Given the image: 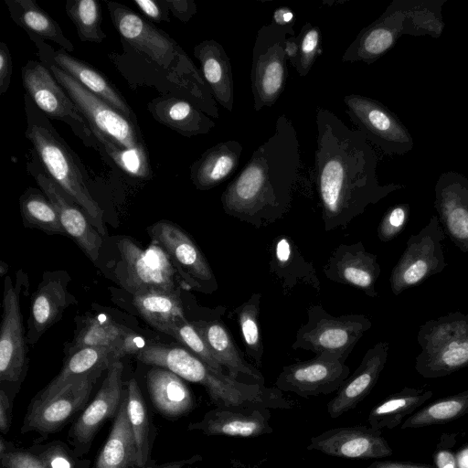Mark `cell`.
<instances>
[{
	"instance_id": "1",
	"label": "cell",
	"mask_w": 468,
	"mask_h": 468,
	"mask_svg": "<svg viewBox=\"0 0 468 468\" xmlns=\"http://www.w3.org/2000/svg\"><path fill=\"white\" fill-rule=\"evenodd\" d=\"M314 184L326 231L345 229L366 208L404 187L381 185L378 156L366 135L328 109L316 110Z\"/></svg>"
},
{
	"instance_id": "2",
	"label": "cell",
	"mask_w": 468,
	"mask_h": 468,
	"mask_svg": "<svg viewBox=\"0 0 468 468\" xmlns=\"http://www.w3.org/2000/svg\"><path fill=\"white\" fill-rule=\"evenodd\" d=\"M299 146L292 122L281 114L274 133L252 153L222 193L224 212L256 228L283 218L291 208L298 179Z\"/></svg>"
},
{
	"instance_id": "3",
	"label": "cell",
	"mask_w": 468,
	"mask_h": 468,
	"mask_svg": "<svg viewBox=\"0 0 468 468\" xmlns=\"http://www.w3.org/2000/svg\"><path fill=\"white\" fill-rule=\"evenodd\" d=\"M112 22L121 37L122 53L109 58L118 70L151 68L146 80L163 96L182 97L195 103L208 116L219 117L217 101L201 72L180 45L167 33L154 26L128 6L104 1Z\"/></svg>"
},
{
	"instance_id": "4",
	"label": "cell",
	"mask_w": 468,
	"mask_h": 468,
	"mask_svg": "<svg viewBox=\"0 0 468 468\" xmlns=\"http://www.w3.org/2000/svg\"><path fill=\"white\" fill-rule=\"evenodd\" d=\"M38 58L74 101L98 144L112 161L131 176L151 178L148 152L138 122L129 120L88 90L50 59Z\"/></svg>"
},
{
	"instance_id": "5",
	"label": "cell",
	"mask_w": 468,
	"mask_h": 468,
	"mask_svg": "<svg viewBox=\"0 0 468 468\" xmlns=\"http://www.w3.org/2000/svg\"><path fill=\"white\" fill-rule=\"evenodd\" d=\"M446 0H393L382 15L362 28L342 56L344 62L370 65L387 54L403 35L440 37Z\"/></svg>"
},
{
	"instance_id": "6",
	"label": "cell",
	"mask_w": 468,
	"mask_h": 468,
	"mask_svg": "<svg viewBox=\"0 0 468 468\" xmlns=\"http://www.w3.org/2000/svg\"><path fill=\"white\" fill-rule=\"evenodd\" d=\"M24 104L26 137L33 144L45 171L79 204L99 233L106 234L103 211L90 195L74 153L27 93Z\"/></svg>"
},
{
	"instance_id": "7",
	"label": "cell",
	"mask_w": 468,
	"mask_h": 468,
	"mask_svg": "<svg viewBox=\"0 0 468 468\" xmlns=\"http://www.w3.org/2000/svg\"><path fill=\"white\" fill-rule=\"evenodd\" d=\"M420 352L416 371L426 378L451 375L468 367V313L461 311L431 319L418 330Z\"/></svg>"
},
{
	"instance_id": "8",
	"label": "cell",
	"mask_w": 468,
	"mask_h": 468,
	"mask_svg": "<svg viewBox=\"0 0 468 468\" xmlns=\"http://www.w3.org/2000/svg\"><path fill=\"white\" fill-rule=\"evenodd\" d=\"M371 326L364 314L333 316L320 303L314 304L308 308L307 321L297 330L292 347L345 363Z\"/></svg>"
},
{
	"instance_id": "9",
	"label": "cell",
	"mask_w": 468,
	"mask_h": 468,
	"mask_svg": "<svg viewBox=\"0 0 468 468\" xmlns=\"http://www.w3.org/2000/svg\"><path fill=\"white\" fill-rule=\"evenodd\" d=\"M293 26H279L271 20L257 32L250 69L255 111L272 106L284 90L288 75L284 45L294 35Z\"/></svg>"
},
{
	"instance_id": "10",
	"label": "cell",
	"mask_w": 468,
	"mask_h": 468,
	"mask_svg": "<svg viewBox=\"0 0 468 468\" xmlns=\"http://www.w3.org/2000/svg\"><path fill=\"white\" fill-rule=\"evenodd\" d=\"M445 232L436 215L406 242L405 250L389 277L394 295L419 285L430 277L441 273L447 266L442 242Z\"/></svg>"
},
{
	"instance_id": "11",
	"label": "cell",
	"mask_w": 468,
	"mask_h": 468,
	"mask_svg": "<svg viewBox=\"0 0 468 468\" xmlns=\"http://www.w3.org/2000/svg\"><path fill=\"white\" fill-rule=\"evenodd\" d=\"M21 77L26 93L48 119L67 122L87 146L97 149L98 143L87 121L42 61L28 60L22 68Z\"/></svg>"
},
{
	"instance_id": "12",
	"label": "cell",
	"mask_w": 468,
	"mask_h": 468,
	"mask_svg": "<svg viewBox=\"0 0 468 468\" xmlns=\"http://www.w3.org/2000/svg\"><path fill=\"white\" fill-rule=\"evenodd\" d=\"M122 265L124 287L138 295L153 292H177L176 270L166 251L155 241L147 250L139 248L130 239L118 242Z\"/></svg>"
},
{
	"instance_id": "13",
	"label": "cell",
	"mask_w": 468,
	"mask_h": 468,
	"mask_svg": "<svg viewBox=\"0 0 468 468\" xmlns=\"http://www.w3.org/2000/svg\"><path fill=\"white\" fill-rule=\"evenodd\" d=\"M351 122L385 154L403 155L411 151L413 138L399 117L380 101L359 94L344 97Z\"/></svg>"
},
{
	"instance_id": "14",
	"label": "cell",
	"mask_w": 468,
	"mask_h": 468,
	"mask_svg": "<svg viewBox=\"0 0 468 468\" xmlns=\"http://www.w3.org/2000/svg\"><path fill=\"white\" fill-rule=\"evenodd\" d=\"M148 233L166 251L187 288L206 293L218 289L209 263L185 230L172 221L162 219L150 226Z\"/></svg>"
},
{
	"instance_id": "15",
	"label": "cell",
	"mask_w": 468,
	"mask_h": 468,
	"mask_svg": "<svg viewBox=\"0 0 468 468\" xmlns=\"http://www.w3.org/2000/svg\"><path fill=\"white\" fill-rule=\"evenodd\" d=\"M102 372L93 371L79 377L46 400H31L21 431H34L41 438H47L60 431L79 411L84 410L93 386Z\"/></svg>"
},
{
	"instance_id": "16",
	"label": "cell",
	"mask_w": 468,
	"mask_h": 468,
	"mask_svg": "<svg viewBox=\"0 0 468 468\" xmlns=\"http://www.w3.org/2000/svg\"><path fill=\"white\" fill-rule=\"evenodd\" d=\"M3 314L0 328V382L12 388V399L23 381L27 367V346L19 290L6 275L4 282Z\"/></svg>"
},
{
	"instance_id": "17",
	"label": "cell",
	"mask_w": 468,
	"mask_h": 468,
	"mask_svg": "<svg viewBox=\"0 0 468 468\" xmlns=\"http://www.w3.org/2000/svg\"><path fill=\"white\" fill-rule=\"evenodd\" d=\"M122 372L123 365L121 360L109 367L95 398L71 425L68 438L78 456L82 457L90 451L102 425L108 420L115 418L125 390L122 388Z\"/></svg>"
},
{
	"instance_id": "18",
	"label": "cell",
	"mask_w": 468,
	"mask_h": 468,
	"mask_svg": "<svg viewBox=\"0 0 468 468\" xmlns=\"http://www.w3.org/2000/svg\"><path fill=\"white\" fill-rule=\"evenodd\" d=\"M349 376L350 369L344 362L315 356L283 367L274 387L309 399L337 391Z\"/></svg>"
},
{
	"instance_id": "19",
	"label": "cell",
	"mask_w": 468,
	"mask_h": 468,
	"mask_svg": "<svg viewBox=\"0 0 468 468\" xmlns=\"http://www.w3.org/2000/svg\"><path fill=\"white\" fill-rule=\"evenodd\" d=\"M324 454L346 459H381L393 451L381 431L369 426H352L330 429L314 436L306 447Z\"/></svg>"
},
{
	"instance_id": "20",
	"label": "cell",
	"mask_w": 468,
	"mask_h": 468,
	"mask_svg": "<svg viewBox=\"0 0 468 468\" xmlns=\"http://www.w3.org/2000/svg\"><path fill=\"white\" fill-rule=\"evenodd\" d=\"M30 172L40 189L55 207L66 235L77 243L90 261H96L102 245V239L80 208L79 204L46 171L43 173L38 170L37 165H30Z\"/></svg>"
},
{
	"instance_id": "21",
	"label": "cell",
	"mask_w": 468,
	"mask_h": 468,
	"mask_svg": "<svg viewBox=\"0 0 468 468\" xmlns=\"http://www.w3.org/2000/svg\"><path fill=\"white\" fill-rule=\"evenodd\" d=\"M434 207L439 221L450 239L468 253V177L447 171L439 176Z\"/></svg>"
},
{
	"instance_id": "22",
	"label": "cell",
	"mask_w": 468,
	"mask_h": 468,
	"mask_svg": "<svg viewBox=\"0 0 468 468\" xmlns=\"http://www.w3.org/2000/svg\"><path fill=\"white\" fill-rule=\"evenodd\" d=\"M323 271L332 282L353 286L369 297L378 295L376 283L381 268L377 255L367 251L362 241L337 246Z\"/></svg>"
},
{
	"instance_id": "23",
	"label": "cell",
	"mask_w": 468,
	"mask_h": 468,
	"mask_svg": "<svg viewBox=\"0 0 468 468\" xmlns=\"http://www.w3.org/2000/svg\"><path fill=\"white\" fill-rule=\"evenodd\" d=\"M37 48V55L55 63L84 88L101 98L129 120L138 122L133 109L117 88L91 65L69 55L66 50L54 49L44 40L29 37Z\"/></svg>"
},
{
	"instance_id": "24",
	"label": "cell",
	"mask_w": 468,
	"mask_h": 468,
	"mask_svg": "<svg viewBox=\"0 0 468 468\" xmlns=\"http://www.w3.org/2000/svg\"><path fill=\"white\" fill-rule=\"evenodd\" d=\"M69 277L66 271H47L32 295L27 341L36 344L56 324L74 297L68 291Z\"/></svg>"
},
{
	"instance_id": "25",
	"label": "cell",
	"mask_w": 468,
	"mask_h": 468,
	"mask_svg": "<svg viewBox=\"0 0 468 468\" xmlns=\"http://www.w3.org/2000/svg\"><path fill=\"white\" fill-rule=\"evenodd\" d=\"M270 418L268 409L216 407L207 411L201 420L189 423L187 430L207 436L256 438L273 431Z\"/></svg>"
},
{
	"instance_id": "26",
	"label": "cell",
	"mask_w": 468,
	"mask_h": 468,
	"mask_svg": "<svg viewBox=\"0 0 468 468\" xmlns=\"http://www.w3.org/2000/svg\"><path fill=\"white\" fill-rule=\"evenodd\" d=\"M389 344L379 341L364 355L352 376L337 390L327 404L332 419L354 410L372 390L388 360Z\"/></svg>"
},
{
	"instance_id": "27",
	"label": "cell",
	"mask_w": 468,
	"mask_h": 468,
	"mask_svg": "<svg viewBox=\"0 0 468 468\" xmlns=\"http://www.w3.org/2000/svg\"><path fill=\"white\" fill-rule=\"evenodd\" d=\"M191 324L229 376L241 382L264 385L262 374L245 360L220 315L210 320H194Z\"/></svg>"
},
{
	"instance_id": "28",
	"label": "cell",
	"mask_w": 468,
	"mask_h": 468,
	"mask_svg": "<svg viewBox=\"0 0 468 468\" xmlns=\"http://www.w3.org/2000/svg\"><path fill=\"white\" fill-rule=\"evenodd\" d=\"M127 355L129 354L124 346H87L69 354L60 372L32 401L46 400L58 394L73 379L93 371L107 370L112 363Z\"/></svg>"
},
{
	"instance_id": "29",
	"label": "cell",
	"mask_w": 468,
	"mask_h": 468,
	"mask_svg": "<svg viewBox=\"0 0 468 468\" xmlns=\"http://www.w3.org/2000/svg\"><path fill=\"white\" fill-rule=\"evenodd\" d=\"M159 123L186 137L208 133L215 122L192 101L178 96H159L146 106Z\"/></svg>"
},
{
	"instance_id": "30",
	"label": "cell",
	"mask_w": 468,
	"mask_h": 468,
	"mask_svg": "<svg viewBox=\"0 0 468 468\" xmlns=\"http://www.w3.org/2000/svg\"><path fill=\"white\" fill-rule=\"evenodd\" d=\"M270 271L284 290L297 285L320 291L321 283L314 263L304 258L295 242L286 235L276 237L271 246Z\"/></svg>"
},
{
	"instance_id": "31",
	"label": "cell",
	"mask_w": 468,
	"mask_h": 468,
	"mask_svg": "<svg viewBox=\"0 0 468 468\" xmlns=\"http://www.w3.org/2000/svg\"><path fill=\"white\" fill-rule=\"evenodd\" d=\"M194 57L200 63L201 75L215 101L227 111H233L234 85L231 63L223 46L214 39L197 44Z\"/></svg>"
},
{
	"instance_id": "32",
	"label": "cell",
	"mask_w": 468,
	"mask_h": 468,
	"mask_svg": "<svg viewBox=\"0 0 468 468\" xmlns=\"http://www.w3.org/2000/svg\"><path fill=\"white\" fill-rule=\"evenodd\" d=\"M151 401L169 420L179 419L194 408V398L184 379L174 372L154 366L146 375Z\"/></svg>"
},
{
	"instance_id": "33",
	"label": "cell",
	"mask_w": 468,
	"mask_h": 468,
	"mask_svg": "<svg viewBox=\"0 0 468 468\" xmlns=\"http://www.w3.org/2000/svg\"><path fill=\"white\" fill-rule=\"evenodd\" d=\"M242 150L237 140L221 142L206 150L190 165V179L196 188L209 190L229 178L239 165Z\"/></svg>"
},
{
	"instance_id": "34",
	"label": "cell",
	"mask_w": 468,
	"mask_h": 468,
	"mask_svg": "<svg viewBox=\"0 0 468 468\" xmlns=\"http://www.w3.org/2000/svg\"><path fill=\"white\" fill-rule=\"evenodd\" d=\"M135 467H137V452L127 414L125 388L109 436L91 468Z\"/></svg>"
},
{
	"instance_id": "35",
	"label": "cell",
	"mask_w": 468,
	"mask_h": 468,
	"mask_svg": "<svg viewBox=\"0 0 468 468\" xmlns=\"http://www.w3.org/2000/svg\"><path fill=\"white\" fill-rule=\"evenodd\" d=\"M132 333L106 314L89 316L76 333L67 355L87 346H124L129 355H135L139 345Z\"/></svg>"
},
{
	"instance_id": "36",
	"label": "cell",
	"mask_w": 468,
	"mask_h": 468,
	"mask_svg": "<svg viewBox=\"0 0 468 468\" xmlns=\"http://www.w3.org/2000/svg\"><path fill=\"white\" fill-rule=\"evenodd\" d=\"M5 3L13 21L29 37L53 41L68 53L74 51V45L63 34L58 23L36 1L5 0Z\"/></svg>"
},
{
	"instance_id": "37",
	"label": "cell",
	"mask_w": 468,
	"mask_h": 468,
	"mask_svg": "<svg viewBox=\"0 0 468 468\" xmlns=\"http://www.w3.org/2000/svg\"><path fill=\"white\" fill-rule=\"evenodd\" d=\"M432 396L431 390L406 387L370 410L367 417L368 426L376 431L394 429L402 424Z\"/></svg>"
},
{
	"instance_id": "38",
	"label": "cell",
	"mask_w": 468,
	"mask_h": 468,
	"mask_svg": "<svg viewBox=\"0 0 468 468\" xmlns=\"http://www.w3.org/2000/svg\"><path fill=\"white\" fill-rule=\"evenodd\" d=\"M133 304L142 317L162 333L186 319L179 292H153L133 296Z\"/></svg>"
},
{
	"instance_id": "39",
	"label": "cell",
	"mask_w": 468,
	"mask_h": 468,
	"mask_svg": "<svg viewBox=\"0 0 468 468\" xmlns=\"http://www.w3.org/2000/svg\"><path fill=\"white\" fill-rule=\"evenodd\" d=\"M126 405L130 425L133 433L137 467L148 465L151 449V425L142 391L134 378L126 387Z\"/></svg>"
},
{
	"instance_id": "40",
	"label": "cell",
	"mask_w": 468,
	"mask_h": 468,
	"mask_svg": "<svg viewBox=\"0 0 468 468\" xmlns=\"http://www.w3.org/2000/svg\"><path fill=\"white\" fill-rule=\"evenodd\" d=\"M19 206L26 227L48 234L66 235L55 207L42 190L27 188L19 198Z\"/></svg>"
},
{
	"instance_id": "41",
	"label": "cell",
	"mask_w": 468,
	"mask_h": 468,
	"mask_svg": "<svg viewBox=\"0 0 468 468\" xmlns=\"http://www.w3.org/2000/svg\"><path fill=\"white\" fill-rule=\"evenodd\" d=\"M468 413V389L434 401L410 415L401 429L442 424Z\"/></svg>"
},
{
	"instance_id": "42",
	"label": "cell",
	"mask_w": 468,
	"mask_h": 468,
	"mask_svg": "<svg viewBox=\"0 0 468 468\" xmlns=\"http://www.w3.org/2000/svg\"><path fill=\"white\" fill-rule=\"evenodd\" d=\"M261 300V293H253L233 312L239 326L245 352L260 366L263 356V343L260 324Z\"/></svg>"
},
{
	"instance_id": "43",
	"label": "cell",
	"mask_w": 468,
	"mask_h": 468,
	"mask_svg": "<svg viewBox=\"0 0 468 468\" xmlns=\"http://www.w3.org/2000/svg\"><path fill=\"white\" fill-rule=\"evenodd\" d=\"M67 16L74 24L82 42L101 43L106 34L101 27V8L96 0H67Z\"/></svg>"
},
{
	"instance_id": "44",
	"label": "cell",
	"mask_w": 468,
	"mask_h": 468,
	"mask_svg": "<svg viewBox=\"0 0 468 468\" xmlns=\"http://www.w3.org/2000/svg\"><path fill=\"white\" fill-rule=\"evenodd\" d=\"M45 468H89V463L78 456L65 442L56 440L28 448Z\"/></svg>"
},
{
	"instance_id": "45",
	"label": "cell",
	"mask_w": 468,
	"mask_h": 468,
	"mask_svg": "<svg viewBox=\"0 0 468 468\" xmlns=\"http://www.w3.org/2000/svg\"><path fill=\"white\" fill-rule=\"evenodd\" d=\"M165 334L173 336L182 343L186 349L216 371L226 373L225 369L211 354L202 336L187 319L174 324Z\"/></svg>"
},
{
	"instance_id": "46",
	"label": "cell",
	"mask_w": 468,
	"mask_h": 468,
	"mask_svg": "<svg viewBox=\"0 0 468 468\" xmlns=\"http://www.w3.org/2000/svg\"><path fill=\"white\" fill-rule=\"evenodd\" d=\"M298 56L295 69L299 76H306L321 53V30L317 26L306 22L296 36Z\"/></svg>"
},
{
	"instance_id": "47",
	"label": "cell",
	"mask_w": 468,
	"mask_h": 468,
	"mask_svg": "<svg viewBox=\"0 0 468 468\" xmlns=\"http://www.w3.org/2000/svg\"><path fill=\"white\" fill-rule=\"evenodd\" d=\"M410 205L400 203L390 207L383 215L378 227V237L383 242L395 239L405 228L410 217Z\"/></svg>"
},
{
	"instance_id": "48",
	"label": "cell",
	"mask_w": 468,
	"mask_h": 468,
	"mask_svg": "<svg viewBox=\"0 0 468 468\" xmlns=\"http://www.w3.org/2000/svg\"><path fill=\"white\" fill-rule=\"evenodd\" d=\"M0 468H45L38 457L28 448H16L13 444L0 455Z\"/></svg>"
},
{
	"instance_id": "49",
	"label": "cell",
	"mask_w": 468,
	"mask_h": 468,
	"mask_svg": "<svg viewBox=\"0 0 468 468\" xmlns=\"http://www.w3.org/2000/svg\"><path fill=\"white\" fill-rule=\"evenodd\" d=\"M138 9L148 18L155 22H170V11L165 0H133Z\"/></svg>"
},
{
	"instance_id": "50",
	"label": "cell",
	"mask_w": 468,
	"mask_h": 468,
	"mask_svg": "<svg viewBox=\"0 0 468 468\" xmlns=\"http://www.w3.org/2000/svg\"><path fill=\"white\" fill-rule=\"evenodd\" d=\"M13 69L9 48L5 42H0V94H5L10 85Z\"/></svg>"
},
{
	"instance_id": "51",
	"label": "cell",
	"mask_w": 468,
	"mask_h": 468,
	"mask_svg": "<svg viewBox=\"0 0 468 468\" xmlns=\"http://www.w3.org/2000/svg\"><path fill=\"white\" fill-rule=\"evenodd\" d=\"M165 2L172 16L183 23H187L197 10L193 0H165Z\"/></svg>"
},
{
	"instance_id": "52",
	"label": "cell",
	"mask_w": 468,
	"mask_h": 468,
	"mask_svg": "<svg viewBox=\"0 0 468 468\" xmlns=\"http://www.w3.org/2000/svg\"><path fill=\"white\" fill-rule=\"evenodd\" d=\"M12 404L13 401L10 399L6 392L0 389V431L2 434H7L12 420Z\"/></svg>"
},
{
	"instance_id": "53",
	"label": "cell",
	"mask_w": 468,
	"mask_h": 468,
	"mask_svg": "<svg viewBox=\"0 0 468 468\" xmlns=\"http://www.w3.org/2000/svg\"><path fill=\"white\" fill-rule=\"evenodd\" d=\"M203 457L199 454H195L191 457L172 461L169 463H165L162 464H152V465H146L144 467H135V468H189L190 466L194 465L197 463L201 462Z\"/></svg>"
},
{
	"instance_id": "54",
	"label": "cell",
	"mask_w": 468,
	"mask_h": 468,
	"mask_svg": "<svg viewBox=\"0 0 468 468\" xmlns=\"http://www.w3.org/2000/svg\"><path fill=\"white\" fill-rule=\"evenodd\" d=\"M366 468H432L426 464L400 461H375Z\"/></svg>"
},
{
	"instance_id": "55",
	"label": "cell",
	"mask_w": 468,
	"mask_h": 468,
	"mask_svg": "<svg viewBox=\"0 0 468 468\" xmlns=\"http://www.w3.org/2000/svg\"><path fill=\"white\" fill-rule=\"evenodd\" d=\"M272 21L279 26H288L295 23V17L290 8L283 6L274 11Z\"/></svg>"
},
{
	"instance_id": "56",
	"label": "cell",
	"mask_w": 468,
	"mask_h": 468,
	"mask_svg": "<svg viewBox=\"0 0 468 468\" xmlns=\"http://www.w3.org/2000/svg\"><path fill=\"white\" fill-rule=\"evenodd\" d=\"M284 50L287 60L290 61L292 67H295L297 56H298V41L295 35H290L284 45Z\"/></svg>"
},
{
	"instance_id": "57",
	"label": "cell",
	"mask_w": 468,
	"mask_h": 468,
	"mask_svg": "<svg viewBox=\"0 0 468 468\" xmlns=\"http://www.w3.org/2000/svg\"><path fill=\"white\" fill-rule=\"evenodd\" d=\"M438 468H456L454 455L449 451H440L436 454Z\"/></svg>"
},
{
	"instance_id": "58",
	"label": "cell",
	"mask_w": 468,
	"mask_h": 468,
	"mask_svg": "<svg viewBox=\"0 0 468 468\" xmlns=\"http://www.w3.org/2000/svg\"><path fill=\"white\" fill-rule=\"evenodd\" d=\"M7 270H8L7 264L5 262H4L3 261H1V262H0V276L2 277L5 274H6Z\"/></svg>"
},
{
	"instance_id": "59",
	"label": "cell",
	"mask_w": 468,
	"mask_h": 468,
	"mask_svg": "<svg viewBox=\"0 0 468 468\" xmlns=\"http://www.w3.org/2000/svg\"><path fill=\"white\" fill-rule=\"evenodd\" d=\"M242 468H251V467H250V466H246V467H245V466H244V467H242Z\"/></svg>"
}]
</instances>
